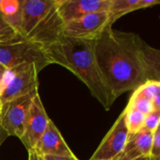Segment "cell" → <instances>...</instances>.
<instances>
[{
    "label": "cell",
    "mask_w": 160,
    "mask_h": 160,
    "mask_svg": "<svg viewBox=\"0 0 160 160\" xmlns=\"http://www.w3.org/2000/svg\"><path fill=\"white\" fill-rule=\"evenodd\" d=\"M102 77L116 100L149 81L160 82V51L139 35L108 25L95 40Z\"/></svg>",
    "instance_id": "1"
},
{
    "label": "cell",
    "mask_w": 160,
    "mask_h": 160,
    "mask_svg": "<svg viewBox=\"0 0 160 160\" xmlns=\"http://www.w3.org/2000/svg\"><path fill=\"white\" fill-rule=\"evenodd\" d=\"M44 49L51 64H58L70 70L88 87L91 95L106 111L111 110L115 99L98 68L95 40L74 39L62 36Z\"/></svg>",
    "instance_id": "2"
},
{
    "label": "cell",
    "mask_w": 160,
    "mask_h": 160,
    "mask_svg": "<svg viewBox=\"0 0 160 160\" xmlns=\"http://www.w3.org/2000/svg\"><path fill=\"white\" fill-rule=\"evenodd\" d=\"M63 26L56 0H22L19 34L26 40L46 48L63 36Z\"/></svg>",
    "instance_id": "3"
},
{
    "label": "cell",
    "mask_w": 160,
    "mask_h": 160,
    "mask_svg": "<svg viewBox=\"0 0 160 160\" xmlns=\"http://www.w3.org/2000/svg\"><path fill=\"white\" fill-rule=\"evenodd\" d=\"M0 64L8 69L22 64H34L41 71L51 62L42 46L18 35L12 40L0 44Z\"/></svg>",
    "instance_id": "4"
},
{
    "label": "cell",
    "mask_w": 160,
    "mask_h": 160,
    "mask_svg": "<svg viewBox=\"0 0 160 160\" xmlns=\"http://www.w3.org/2000/svg\"><path fill=\"white\" fill-rule=\"evenodd\" d=\"M39 72L34 64H22L8 69L0 86L1 102L4 103L38 91Z\"/></svg>",
    "instance_id": "5"
},
{
    "label": "cell",
    "mask_w": 160,
    "mask_h": 160,
    "mask_svg": "<svg viewBox=\"0 0 160 160\" xmlns=\"http://www.w3.org/2000/svg\"><path fill=\"white\" fill-rule=\"evenodd\" d=\"M38 93V91H35L26 96L2 103L0 111V128L7 137L22 138L29 107Z\"/></svg>",
    "instance_id": "6"
},
{
    "label": "cell",
    "mask_w": 160,
    "mask_h": 160,
    "mask_svg": "<svg viewBox=\"0 0 160 160\" xmlns=\"http://www.w3.org/2000/svg\"><path fill=\"white\" fill-rule=\"evenodd\" d=\"M110 24L109 12H97L68 22L63 26V36L82 40H96Z\"/></svg>",
    "instance_id": "7"
},
{
    "label": "cell",
    "mask_w": 160,
    "mask_h": 160,
    "mask_svg": "<svg viewBox=\"0 0 160 160\" xmlns=\"http://www.w3.org/2000/svg\"><path fill=\"white\" fill-rule=\"evenodd\" d=\"M128 136L126 112L123 111L89 160H117L125 149Z\"/></svg>",
    "instance_id": "8"
},
{
    "label": "cell",
    "mask_w": 160,
    "mask_h": 160,
    "mask_svg": "<svg viewBox=\"0 0 160 160\" xmlns=\"http://www.w3.org/2000/svg\"><path fill=\"white\" fill-rule=\"evenodd\" d=\"M50 120L51 119L49 118L38 93L34 97L29 107L25 119L23 134L20 139L28 151L35 149L37 143L45 132Z\"/></svg>",
    "instance_id": "9"
},
{
    "label": "cell",
    "mask_w": 160,
    "mask_h": 160,
    "mask_svg": "<svg viewBox=\"0 0 160 160\" xmlns=\"http://www.w3.org/2000/svg\"><path fill=\"white\" fill-rule=\"evenodd\" d=\"M56 5L65 23L91 13L108 12L111 0H56Z\"/></svg>",
    "instance_id": "10"
},
{
    "label": "cell",
    "mask_w": 160,
    "mask_h": 160,
    "mask_svg": "<svg viewBox=\"0 0 160 160\" xmlns=\"http://www.w3.org/2000/svg\"><path fill=\"white\" fill-rule=\"evenodd\" d=\"M38 154L42 157L55 156V157H72L75 156L69 146L67 144L60 131L55 124L50 120L48 127L37 143L35 149Z\"/></svg>",
    "instance_id": "11"
},
{
    "label": "cell",
    "mask_w": 160,
    "mask_h": 160,
    "mask_svg": "<svg viewBox=\"0 0 160 160\" xmlns=\"http://www.w3.org/2000/svg\"><path fill=\"white\" fill-rule=\"evenodd\" d=\"M152 141L153 132L144 128L134 134H129L125 149L119 158L131 159L143 156H150Z\"/></svg>",
    "instance_id": "12"
},
{
    "label": "cell",
    "mask_w": 160,
    "mask_h": 160,
    "mask_svg": "<svg viewBox=\"0 0 160 160\" xmlns=\"http://www.w3.org/2000/svg\"><path fill=\"white\" fill-rule=\"evenodd\" d=\"M159 4L158 0H111L109 9L110 24L112 25L122 16L134 10L150 8Z\"/></svg>",
    "instance_id": "13"
},
{
    "label": "cell",
    "mask_w": 160,
    "mask_h": 160,
    "mask_svg": "<svg viewBox=\"0 0 160 160\" xmlns=\"http://www.w3.org/2000/svg\"><path fill=\"white\" fill-rule=\"evenodd\" d=\"M22 0H1L0 13L4 20L19 34Z\"/></svg>",
    "instance_id": "14"
},
{
    "label": "cell",
    "mask_w": 160,
    "mask_h": 160,
    "mask_svg": "<svg viewBox=\"0 0 160 160\" xmlns=\"http://www.w3.org/2000/svg\"><path fill=\"white\" fill-rule=\"evenodd\" d=\"M126 112V124L129 134H134L143 128L145 116L141 112L126 107L124 110Z\"/></svg>",
    "instance_id": "15"
},
{
    "label": "cell",
    "mask_w": 160,
    "mask_h": 160,
    "mask_svg": "<svg viewBox=\"0 0 160 160\" xmlns=\"http://www.w3.org/2000/svg\"><path fill=\"white\" fill-rule=\"evenodd\" d=\"M133 94L153 102V100L157 97L160 96V82L158 81L146 82L144 84L137 88L133 92Z\"/></svg>",
    "instance_id": "16"
},
{
    "label": "cell",
    "mask_w": 160,
    "mask_h": 160,
    "mask_svg": "<svg viewBox=\"0 0 160 160\" xmlns=\"http://www.w3.org/2000/svg\"><path fill=\"white\" fill-rule=\"evenodd\" d=\"M127 107L135 109V110L141 112L142 113H143L144 115H147L150 112H152L153 111H155L151 101L144 99L141 97H138L134 94H132L131 98H129V101H128V104Z\"/></svg>",
    "instance_id": "17"
},
{
    "label": "cell",
    "mask_w": 160,
    "mask_h": 160,
    "mask_svg": "<svg viewBox=\"0 0 160 160\" xmlns=\"http://www.w3.org/2000/svg\"><path fill=\"white\" fill-rule=\"evenodd\" d=\"M18 34L3 18L0 13V44L6 43L9 40L15 38Z\"/></svg>",
    "instance_id": "18"
},
{
    "label": "cell",
    "mask_w": 160,
    "mask_h": 160,
    "mask_svg": "<svg viewBox=\"0 0 160 160\" xmlns=\"http://www.w3.org/2000/svg\"><path fill=\"white\" fill-rule=\"evenodd\" d=\"M158 127H160V111H153L145 116L143 128L154 132Z\"/></svg>",
    "instance_id": "19"
},
{
    "label": "cell",
    "mask_w": 160,
    "mask_h": 160,
    "mask_svg": "<svg viewBox=\"0 0 160 160\" xmlns=\"http://www.w3.org/2000/svg\"><path fill=\"white\" fill-rule=\"evenodd\" d=\"M150 156L160 158V127L153 132V141Z\"/></svg>",
    "instance_id": "20"
},
{
    "label": "cell",
    "mask_w": 160,
    "mask_h": 160,
    "mask_svg": "<svg viewBox=\"0 0 160 160\" xmlns=\"http://www.w3.org/2000/svg\"><path fill=\"white\" fill-rule=\"evenodd\" d=\"M44 160H79L75 156L72 157H55V156H45L42 157Z\"/></svg>",
    "instance_id": "21"
},
{
    "label": "cell",
    "mask_w": 160,
    "mask_h": 160,
    "mask_svg": "<svg viewBox=\"0 0 160 160\" xmlns=\"http://www.w3.org/2000/svg\"><path fill=\"white\" fill-rule=\"evenodd\" d=\"M28 160H44L42 156L38 154L34 149L28 151Z\"/></svg>",
    "instance_id": "22"
},
{
    "label": "cell",
    "mask_w": 160,
    "mask_h": 160,
    "mask_svg": "<svg viewBox=\"0 0 160 160\" xmlns=\"http://www.w3.org/2000/svg\"><path fill=\"white\" fill-rule=\"evenodd\" d=\"M7 72H8V68L4 65L0 64V86H1V84L3 82L6 75H7Z\"/></svg>",
    "instance_id": "23"
},
{
    "label": "cell",
    "mask_w": 160,
    "mask_h": 160,
    "mask_svg": "<svg viewBox=\"0 0 160 160\" xmlns=\"http://www.w3.org/2000/svg\"><path fill=\"white\" fill-rule=\"evenodd\" d=\"M117 160H160V158H155L152 156H143L136 158H131V159H126V158H119Z\"/></svg>",
    "instance_id": "24"
},
{
    "label": "cell",
    "mask_w": 160,
    "mask_h": 160,
    "mask_svg": "<svg viewBox=\"0 0 160 160\" xmlns=\"http://www.w3.org/2000/svg\"><path fill=\"white\" fill-rule=\"evenodd\" d=\"M3 135H5V136H7L6 134H5V132L2 130V128H0V145L2 144V142H3V141L6 139V137H3Z\"/></svg>",
    "instance_id": "25"
},
{
    "label": "cell",
    "mask_w": 160,
    "mask_h": 160,
    "mask_svg": "<svg viewBox=\"0 0 160 160\" xmlns=\"http://www.w3.org/2000/svg\"><path fill=\"white\" fill-rule=\"evenodd\" d=\"M1 107H2V102H1V100H0V111H1Z\"/></svg>",
    "instance_id": "26"
},
{
    "label": "cell",
    "mask_w": 160,
    "mask_h": 160,
    "mask_svg": "<svg viewBox=\"0 0 160 160\" xmlns=\"http://www.w3.org/2000/svg\"><path fill=\"white\" fill-rule=\"evenodd\" d=\"M0 2H1V0H0Z\"/></svg>",
    "instance_id": "27"
}]
</instances>
